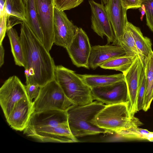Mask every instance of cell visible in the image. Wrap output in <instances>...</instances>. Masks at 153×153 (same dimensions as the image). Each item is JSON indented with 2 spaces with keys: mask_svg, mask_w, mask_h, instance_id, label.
Here are the masks:
<instances>
[{
  "mask_svg": "<svg viewBox=\"0 0 153 153\" xmlns=\"http://www.w3.org/2000/svg\"><path fill=\"white\" fill-rule=\"evenodd\" d=\"M20 37L23 51L26 85L41 87L54 79V60L27 24L21 23Z\"/></svg>",
  "mask_w": 153,
  "mask_h": 153,
  "instance_id": "obj_1",
  "label": "cell"
},
{
  "mask_svg": "<svg viewBox=\"0 0 153 153\" xmlns=\"http://www.w3.org/2000/svg\"><path fill=\"white\" fill-rule=\"evenodd\" d=\"M91 123L110 133L116 134L128 127L143 125L137 118L131 114L128 102L106 105Z\"/></svg>",
  "mask_w": 153,
  "mask_h": 153,
  "instance_id": "obj_2",
  "label": "cell"
},
{
  "mask_svg": "<svg viewBox=\"0 0 153 153\" xmlns=\"http://www.w3.org/2000/svg\"><path fill=\"white\" fill-rule=\"evenodd\" d=\"M95 100L82 105H74L67 110L68 123L73 135L77 137L110 133L91 123V120L105 106Z\"/></svg>",
  "mask_w": 153,
  "mask_h": 153,
  "instance_id": "obj_3",
  "label": "cell"
},
{
  "mask_svg": "<svg viewBox=\"0 0 153 153\" xmlns=\"http://www.w3.org/2000/svg\"><path fill=\"white\" fill-rule=\"evenodd\" d=\"M54 79L75 105H85L94 101L91 89L73 71L62 65L56 66Z\"/></svg>",
  "mask_w": 153,
  "mask_h": 153,
  "instance_id": "obj_4",
  "label": "cell"
},
{
  "mask_svg": "<svg viewBox=\"0 0 153 153\" xmlns=\"http://www.w3.org/2000/svg\"><path fill=\"white\" fill-rule=\"evenodd\" d=\"M33 103L34 112L52 110L66 111L75 105L54 79L40 87L39 94Z\"/></svg>",
  "mask_w": 153,
  "mask_h": 153,
  "instance_id": "obj_5",
  "label": "cell"
},
{
  "mask_svg": "<svg viewBox=\"0 0 153 153\" xmlns=\"http://www.w3.org/2000/svg\"><path fill=\"white\" fill-rule=\"evenodd\" d=\"M23 131L27 137L41 142L69 143L79 142L71 133L68 123L39 127H27Z\"/></svg>",
  "mask_w": 153,
  "mask_h": 153,
  "instance_id": "obj_6",
  "label": "cell"
},
{
  "mask_svg": "<svg viewBox=\"0 0 153 153\" xmlns=\"http://www.w3.org/2000/svg\"><path fill=\"white\" fill-rule=\"evenodd\" d=\"M27 98L25 85L17 76L13 75L7 79L0 88V104L6 119L17 103Z\"/></svg>",
  "mask_w": 153,
  "mask_h": 153,
  "instance_id": "obj_7",
  "label": "cell"
},
{
  "mask_svg": "<svg viewBox=\"0 0 153 153\" xmlns=\"http://www.w3.org/2000/svg\"><path fill=\"white\" fill-rule=\"evenodd\" d=\"M35 1L43 34V44L49 52L54 44L53 0Z\"/></svg>",
  "mask_w": 153,
  "mask_h": 153,
  "instance_id": "obj_8",
  "label": "cell"
},
{
  "mask_svg": "<svg viewBox=\"0 0 153 153\" xmlns=\"http://www.w3.org/2000/svg\"><path fill=\"white\" fill-rule=\"evenodd\" d=\"M91 90L94 100L105 105L129 102L125 79L108 85L93 88Z\"/></svg>",
  "mask_w": 153,
  "mask_h": 153,
  "instance_id": "obj_9",
  "label": "cell"
},
{
  "mask_svg": "<svg viewBox=\"0 0 153 153\" xmlns=\"http://www.w3.org/2000/svg\"><path fill=\"white\" fill-rule=\"evenodd\" d=\"M91 11V28L101 38L106 37L107 44L118 45L105 6L93 0L89 1Z\"/></svg>",
  "mask_w": 153,
  "mask_h": 153,
  "instance_id": "obj_10",
  "label": "cell"
},
{
  "mask_svg": "<svg viewBox=\"0 0 153 153\" xmlns=\"http://www.w3.org/2000/svg\"><path fill=\"white\" fill-rule=\"evenodd\" d=\"M91 47L85 31L78 27L71 42L66 49L73 64L89 69L88 63Z\"/></svg>",
  "mask_w": 153,
  "mask_h": 153,
  "instance_id": "obj_11",
  "label": "cell"
},
{
  "mask_svg": "<svg viewBox=\"0 0 153 153\" xmlns=\"http://www.w3.org/2000/svg\"><path fill=\"white\" fill-rule=\"evenodd\" d=\"M78 27L69 20L64 11L54 7V44L66 49L71 42Z\"/></svg>",
  "mask_w": 153,
  "mask_h": 153,
  "instance_id": "obj_12",
  "label": "cell"
},
{
  "mask_svg": "<svg viewBox=\"0 0 153 153\" xmlns=\"http://www.w3.org/2000/svg\"><path fill=\"white\" fill-rule=\"evenodd\" d=\"M34 112L33 102L27 98H23L16 105L6 119L13 129L23 131L27 126Z\"/></svg>",
  "mask_w": 153,
  "mask_h": 153,
  "instance_id": "obj_13",
  "label": "cell"
},
{
  "mask_svg": "<svg viewBox=\"0 0 153 153\" xmlns=\"http://www.w3.org/2000/svg\"><path fill=\"white\" fill-rule=\"evenodd\" d=\"M143 65L137 57L127 71L124 74L128 90L129 108L131 115L134 116L137 111V100L140 81Z\"/></svg>",
  "mask_w": 153,
  "mask_h": 153,
  "instance_id": "obj_14",
  "label": "cell"
},
{
  "mask_svg": "<svg viewBox=\"0 0 153 153\" xmlns=\"http://www.w3.org/2000/svg\"><path fill=\"white\" fill-rule=\"evenodd\" d=\"M105 6L118 44L128 22L127 10L123 7L121 0H109Z\"/></svg>",
  "mask_w": 153,
  "mask_h": 153,
  "instance_id": "obj_15",
  "label": "cell"
},
{
  "mask_svg": "<svg viewBox=\"0 0 153 153\" xmlns=\"http://www.w3.org/2000/svg\"><path fill=\"white\" fill-rule=\"evenodd\" d=\"M120 46L106 45L91 47L88 65L89 68L95 69L106 61L113 58L125 55Z\"/></svg>",
  "mask_w": 153,
  "mask_h": 153,
  "instance_id": "obj_16",
  "label": "cell"
},
{
  "mask_svg": "<svg viewBox=\"0 0 153 153\" xmlns=\"http://www.w3.org/2000/svg\"><path fill=\"white\" fill-rule=\"evenodd\" d=\"M68 123L66 111L52 110L34 112L27 127L36 128Z\"/></svg>",
  "mask_w": 153,
  "mask_h": 153,
  "instance_id": "obj_17",
  "label": "cell"
},
{
  "mask_svg": "<svg viewBox=\"0 0 153 153\" xmlns=\"http://www.w3.org/2000/svg\"><path fill=\"white\" fill-rule=\"evenodd\" d=\"M128 26L134 40L140 56L143 68L145 66V61L153 51L152 43L150 39L144 36L139 27L128 22Z\"/></svg>",
  "mask_w": 153,
  "mask_h": 153,
  "instance_id": "obj_18",
  "label": "cell"
},
{
  "mask_svg": "<svg viewBox=\"0 0 153 153\" xmlns=\"http://www.w3.org/2000/svg\"><path fill=\"white\" fill-rule=\"evenodd\" d=\"M83 82L91 89L108 85L125 80L123 73L110 75L78 74Z\"/></svg>",
  "mask_w": 153,
  "mask_h": 153,
  "instance_id": "obj_19",
  "label": "cell"
},
{
  "mask_svg": "<svg viewBox=\"0 0 153 153\" xmlns=\"http://www.w3.org/2000/svg\"><path fill=\"white\" fill-rule=\"evenodd\" d=\"M26 22L35 35L43 43V34L39 20L35 0L25 3Z\"/></svg>",
  "mask_w": 153,
  "mask_h": 153,
  "instance_id": "obj_20",
  "label": "cell"
},
{
  "mask_svg": "<svg viewBox=\"0 0 153 153\" xmlns=\"http://www.w3.org/2000/svg\"><path fill=\"white\" fill-rule=\"evenodd\" d=\"M6 33L10 41L11 51L15 64L24 67L23 51L20 36L12 27H7Z\"/></svg>",
  "mask_w": 153,
  "mask_h": 153,
  "instance_id": "obj_21",
  "label": "cell"
},
{
  "mask_svg": "<svg viewBox=\"0 0 153 153\" xmlns=\"http://www.w3.org/2000/svg\"><path fill=\"white\" fill-rule=\"evenodd\" d=\"M143 68L146 81V94L143 110L146 111L150 108L152 101L153 91V51L145 60Z\"/></svg>",
  "mask_w": 153,
  "mask_h": 153,
  "instance_id": "obj_22",
  "label": "cell"
},
{
  "mask_svg": "<svg viewBox=\"0 0 153 153\" xmlns=\"http://www.w3.org/2000/svg\"><path fill=\"white\" fill-rule=\"evenodd\" d=\"M5 11L7 21H26L25 4L23 0H6Z\"/></svg>",
  "mask_w": 153,
  "mask_h": 153,
  "instance_id": "obj_23",
  "label": "cell"
},
{
  "mask_svg": "<svg viewBox=\"0 0 153 153\" xmlns=\"http://www.w3.org/2000/svg\"><path fill=\"white\" fill-rule=\"evenodd\" d=\"M137 57L136 55L128 56L126 55L116 57L105 62L100 67L104 69L119 71L124 74Z\"/></svg>",
  "mask_w": 153,
  "mask_h": 153,
  "instance_id": "obj_24",
  "label": "cell"
},
{
  "mask_svg": "<svg viewBox=\"0 0 153 153\" xmlns=\"http://www.w3.org/2000/svg\"><path fill=\"white\" fill-rule=\"evenodd\" d=\"M118 45L123 48L125 52V55L128 56L136 55L140 58V54L127 24L124 33L118 42Z\"/></svg>",
  "mask_w": 153,
  "mask_h": 153,
  "instance_id": "obj_25",
  "label": "cell"
},
{
  "mask_svg": "<svg viewBox=\"0 0 153 153\" xmlns=\"http://www.w3.org/2000/svg\"><path fill=\"white\" fill-rule=\"evenodd\" d=\"M150 131L137 126H131L125 128L117 134L120 137L127 139L147 140Z\"/></svg>",
  "mask_w": 153,
  "mask_h": 153,
  "instance_id": "obj_26",
  "label": "cell"
},
{
  "mask_svg": "<svg viewBox=\"0 0 153 153\" xmlns=\"http://www.w3.org/2000/svg\"><path fill=\"white\" fill-rule=\"evenodd\" d=\"M146 76L143 68L142 70L138 90L137 93V111H139L143 110L145 102L146 94Z\"/></svg>",
  "mask_w": 153,
  "mask_h": 153,
  "instance_id": "obj_27",
  "label": "cell"
},
{
  "mask_svg": "<svg viewBox=\"0 0 153 153\" xmlns=\"http://www.w3.org/2000/svg\"><path fill=\"white\" fill-rule=\"evenodd\" d=\"M84 0H53L54 7L58 10L64 11L76 7Z\"/></svg>",
  "mask_w": 153,
  "mask_h": 153,
  "instance_id": "obj_28",
  "label": "cell"
},
{
  "mask_svg": "<svg viewBox=\"0 0 153 153\" xmlns=\"http://www.w3.org/2000/svg\"><path fill=\"white\" fill-rule=\"evenodd\" d=\"M145 8L146 25L153 32V0H140Z\"/></svg>",
  "mask_w": 153,
  "mask_h": 153,
  "instance_id": "obj_29",
  "label": "cell"
},
{
  "mask_svg": "<svg viewBox=\"0 0 153 153\" xmlns=\"http://www.w3.org/2000/svg\"><path fill=\"white\" fill-rule=\"evenodd\" d=\"M40 87L35 84L26 85L25 89L29 100L33 102V99H35L38 96Z\"/></svg>",
  "mask_w": 153,
  "mask_h": 153,
  "instance_id": "obj_30",
  "label": "cell"
},
{
  "mask_svg": "<svg viewBox=\"0 0 153 153\" xmlns=\"http://www.w3.org/2000/svg\"><path fill=\"white\" fill-rule=\"evenodd\" d=\"M7 28V15L5 12L4 15L0 17V45L2 44Z\"/></svg>",
  "mask_w": 153,
  "mask_h": 153,
  "instance_id": "obj_31",
  "label": "cell"
},
{
  "mask_svg": "<svg viewBox=\"0 0 153 153\" xmlns=\"http://www.w3.org/2000/svg\"><path fill=\"white\" fill-rule=\"evenodd\" d=\"M124 7L126 10L137 9L141 7L140 0H121Z\"/></svg>",
  "mask_w": 153,
  "mask_h": 153,
  "instance_id": "obj_32",
  "label": "cell"
},
{
  "mask_svg": "<svg viewBox=\"0 0 153 153\" xmlns=\"http://www.w3.org/2000/svg\"><path fill=\"white\" fill-rule=\"evenodd\" d=\"M4 49L2 44L0 45V67H1L4 63Z\"/></svg>",
  "mask_w": 153,
  "mask_h": 153,
  "instance_id": "obj_33",
  "label": "cell"
},
{
  "mask_svg": "<svg viewBox=\"0 0 153 153\" xmlns=\"http://www.w3.org/2000/svg\"><path fill=\"white\" fill-rule=\"evenodd\" d=\"M6 0H0V17H1L5 12L4 5Z\"/></svg>",
  "mask_w": 153,
  "mask_h": 153,
  "instance_id": "obj_34",
  "label": "cell"
},
{
  "mask_svg": "<svg viewBox=\"0 0 153 153\" xmlns=\"http://www.w3.org/2000/svg\"><path fill=\"white\" fill-rule=\"evenodd\" d=\"M141 5L142 7L140 8L141 9V13L140 19L141 20H142L143 17L145 14V11L144 6L143 4H142Z\"/></svg>",
  "mask_w": 153,
  "mask_h": 153,
  "instance_id": "obj_35",
  "label": "cell"
},
{
  "mask_svg": "<svg viewBox=\"0 0 153 153\" xmlns=\"http://www.w3.org/2000/svg\"><path fill=\"white\" fill-rule=\"evenodd\" d=\"M109 0H101V4L105 5L108 2Z\"/></svg>",
  "mask_w": 153,
  "mask_h": 153,
  "instance_id": "obj_36",
  "label": "cell"
},
{
  "mask_svg": "<svg viewBox=\"0 0 153 153\" xmlns=\"http://www.w3.org/2000/svg\"><path fill=\"white\" fill-rule=\"evenodd\" d=\"M23 0L24 2V4H25V2H26V1H27V0Z\"/></svg>",
  "mask_w": 153,
  "mask_h": 153,
  "instance_id": "obj_37",
  "label": "cell"
},
{
  "mask_svg": "<svg viewBox=\"0 0 153 153\" xmlns=\"http://www.w3.org/2000/svg\"><path fill=\"white\" fill-rule=\"evenodd\" d=\"M152 98L153 99V93H152Z\"/></svg>",
  "mask_w": 153,
  "mask_h": 153,
  "instance_id": "obj_38",
  "label": "cell"
}]
</instances>
